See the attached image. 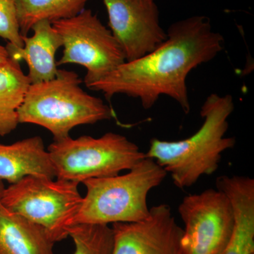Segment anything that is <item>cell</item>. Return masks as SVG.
I'll return each mask as SVG.
<instances>
[{
    "label": "cell",
    "instance_id": "obj_1",
    "mask_svg": "<svg viewBox=\"0 0 254 254\" xmlns=\"http://www.w3.org/2000/svg\"><path fill=\"white\" fill-rule=\"evenodd\" d=\"M162 44L139 59L125 62L88 88L108 100L114 95L138 98L150 110L161 95L176 101L185 114L190 105L187 78L190 71L213 60L223 49L224 38L214 31L210 18L193 16L173 23Z\"/></svg>",
    "mask_w": 254,
    "mask_h": 254
},
{
    "label": "cell",
    "instance_id": "obj_2",
    "mask_svg": "<svg viewBox=\"0 0 254 254\" xmlns=\"http://www.w3.org/2000/svg\"><path fill=\"white\" fill-rule=\"evenodd\" d=\"M234 110L231 95L212 93L200 108L203 123L194 134L175 141L153 138L145 157L153 159L170 174L178 188L191 187L202 176L215 173L222 153L235 146L234 137H225Z\"/></svg>",
    "mask_w": 254,
    "mask_h": 254
},
{
    "label": "cell",
    "instance_id": "obj_3",
    "mask_svg": "<svg viewBox=\"0 0 254 254\" xmlns=\"http://www.w3.org/2000/svg\"><path fill=\"white\" fill-rule=\"evenodd\" d=\"M82 82L75 71L59 69L53 79L30 85L18 110V124L43 127L59 141L75 127L113 118L112 108L83 91Z\"/></svg>",
    "mask_w": 254,
    "mask_h": 254
},
{
    "label": "cell",
    "instance_id": "obj_4",
    "mask_svg": "<svg viewBox=\"0 0 254 254\" xmlns=\"http://www.w3.org/2000/svg\"><path fill=\"white\" fill-rule=\"evenodd\" d=\"M123 175L83 182L86 194L73 218L77 225H105L141 221L148 217L147 197L167 173L153 159L143 158Z\"/></svg>",
    "mask_w": 254,
    "mask_h": 254
},
{
    "label": "cell",
    "instance_id": "obj_5",
    "mask_svg": "<svg viewBox=\"0 0 254 254\" xmlns=\"http://www.w3.org/2000/svg\"><path fill=\"white\" fill-rule=\"evenodd\" d=\"M47 150L55 177L78 184L120 175L145 158L136 143L113 132L100 138L85 135L53 141Z\"/></svg>",
    "mask_w": 254,
    "mask_h": 254
},
{
    "label": "cell",
    "instance_id": "obj_6",
    "mask_svg": "<svg viewBox=\"0 0 254 254\" xmlns=\"http://www.w3.org/2000/svg\"><path fill=\"white\" fill-rule=\"evenodd\" d=\"M76 182L29 175L6 187L1 204L13 213L43 227L55 243L68 237V230L83 197Z\"/></svg>",
    "mask_w": 254,
    "mask_h": 254
},
{
    "label": "cell",
    "instance_id": "obj_7",
    "mask_svg": "<svg viewBox=\"0 0 254 254\" xmlns=\"http://www.w3.org/2000/svg\"><path fill=\"white\" fill-rule=\"evenodd\" d=\"M52 24L63 41V55L57 64H73L86 68L87 87L126 62L118 41L92 10L85 9L72 18Z\"/></svg>",
    "mask_w": 254,
    "mask_h": 254
},
{
    "label": "cell",
    "instance_id": "obj_8",
    "mask_svg": "<svg viewBox=\"0 0 254 254\" xmlns=\"http://www.w3.org/2000/svg\"><path fill=\"white\" fill-rule=\"evenodd\" d=\"M185 224L181 254H222L231 240L235 215L222 190L208 189L187 195L179 205Z\"/></svg>",
    "mask_w": 254,
    "mask_h": 254
},
{
    "label": "cell",
    "instance_id": "obj_9",
    "mask_svg": "<svg viewBox=\"0 0 254 254\" xmlns=\"http://www.w3.org/2000/svg\"><path fill=\"white\" fill-rule=\"evenodd\" d=\"M108 26L125 53L133 61L153 51L168 38L155 0H103Z\"/></svg>",
    "mask_w": 254,
    "mask_h": 254
},
{
    "label": "cell",
    "instance_id": "obj_10",
    "mask_svg": "<svg viewBox=\"0 0 254 254\" xmlns=\"http://www.w3.org/2000/svg\"><path fill=\"white\" fill-rule=\"evenodd\" d=\"M112 229V254H181L183 229L168 204L152 207L141 221L113 224Z\"/></svg>",
    "mask_w": 254,
    "mask_h": 254
},
{
    "label": "cell",
    "instance_id": "obj_11",
    "mask_svg": "<svg viewBox=\"0 0 254 254\" xmlns=\"http://www.w3.org/2000/svg\"><path fill=\"white\" fill-rule=\"evenodd\" d=\"M31 36H23V47L18 48L7 43L9 58L27 64V76L31 84L50 81L56 77L58 68L55 56L63 47L59 33L48 21H38L31 28Z\"/></svg>",
    "mask_w": 254,
    "mask_h": 254
},
{
    "label": "cell",
    "instance_id": "obj_12",
    "mask_svg": "<svg viewBox=\"0 0 254 254\" xmlns=\"http://www.w3.org/2000/svg\"><path fill=\"white\" fill-rule=\"evenodd\" d=\"M216 188L228 197L235 215L231 240L222 254H254V180L242 175H222Z\"/></svg>",
    "mask_w": 254,
    "mask_h": 254
},
{
    "label": "cell",
    "instance_id": "obj_13",
    "mask_svg": "<svg viewBox=\"0 0 254 254\" xmlns=\"http://www.w3.org/2000/svg\"><path fill=\"white\" fill-rule=\"evenodd\" d=\"M29 175L55 177L43 138L35 136L12 144L0 143V180L11 185Z\"/></svg>",
    "mask_w": 254,
    "mask_h": 254
},
{
    "label": "cell",
    "instance_id": "obj_14",
    "mask_svg": "<svg viewBox=\"0 0 254 254\" xmlns=\"http://www.w3.org/2000/svg\"><path fill=\"white\" fill-rule=\"evenodd\" d=\"M55 244L46 229L0 202V254H54Z\"/></svg>",
    "mask_w": 254,
    "mask_h": 254
},
{
    "label": "cell",
    "instance_id": "obj_15",
    "mask_svg": "<svg viewBox=\"0 0 254 254\" xmlns=\"http://www.w3.org/2000/svg\"><path fill=\"white\" fill-rule=\"evenodd\" d=\"M30 85L20 62L9 58L0 65V136H7L19 125L18 110Z\"/></svg>",
    "mask_w": 254,
    "mask_h": 254
},
{
    "label": "cell",
    "instance_id": "obj_16",
    "mask_svg": "<svg viewBox=\"0 0 254 254\" xmlns=\"http://www.w3.org/2000/svg\"><path fill=\"white\" fill-rule=\"evenodd\" d=\"M89 0H15L20 31L27 36L38 21L53 23L83 11Z\"/></svg>",
    "mask_w": 254,
    "mask_h": 254
},
{
    "label": "cell",
    "instance_id": "obj_17",
    "mask_svg": "<svg viewBox=\"0 0 254 254\" xmlns=\"http://www.w3.org/2000/svg\"><path fill=\"white\" fill-rule=\"evenodd\" d=\"M68 237L74 245L73 254H112L113 232L105 225H77L70 227Z\"/></svg>",
    "mask_w": 254,
    "mask_h": 254
},
{
    "label": "cell",
    "instance_id": "obj_18",
    "mask_svg": "<svg viewBox=\"0 0 254 254\" xmlns=\"http://www.w3.org/2000/svg\"><path fill=\"white\" fill-rule=\"evenodd\" d=\"M0 37L16 48L23 47L15 0H0Z\"/></svg>",
    "mask_w": 254,
    "mask_h": 254
},
{
    "label": "cell",
    "instance_id": "obj_19",
    "mask_svg": "<svg viewBox=\"0 0 254 254\" xmlns=\"http://www.w3.org/2000/svg\"><path fill=\"white\" fill-rule=\"evenodd\" d=\"M9 59V55L4 46L0 44V65L6 63Z\"/></svg>",
    "mask_w": 254,
    "mask_h": 254
},
{
    "label": "cell",
    "instance_id": "obj_20",
    "mask_svg": "<svg viewBox=\"0 0 254 254\" xmlns=\"http://www.w3.org/2000/svg\"><path fill=\"white\" fill-rule=\"evenodd\" d=\"M5 188L6 187L4 186V182H3V180H0V200H1V197H2L3 193H4Z\"/></svg>",
    "mask_w": 254,
    "mask_h": 254
},
{
    "label": "cell",
    "instance_id": "obj_21",
    "mask_svg": "<svg viewBox=\"0 0 254 254\" xmlns=\"http://www.w3.org/2000/svg\"></svg>",
    "mask_w": 254,
    "mask_h": 254
}]
</instances>
